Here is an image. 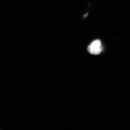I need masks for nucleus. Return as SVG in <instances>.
<instances>
[{
    "instance_id": "f257e3e1",
    "label": "nucleus",
    "mask_w": 130,
    "mask_h": 130,
    "mask_svg": "<svg viewBox=\"0 0 130 130\" xmlns=\"http://www.w3.org/2000/svg\"><path fill=\"white\" fill-rule=\"evenodd\" d=\"M102 46L101 41L99 40L94 41L88 47L87 50L89 53L94 55H97L101 53Z\"/></svg>"
}]
</instances>
